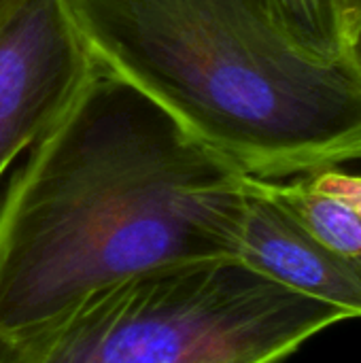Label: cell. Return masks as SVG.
<instances>
[{
  "mask_svg": "<svg viewBox=\"0 0 361 363\" xmlns=\"http://www.w3.org/2000/svg\"><path fill=\"white\" fill-rule=\"evenodd\" d=\"M247 194L249 174L98 60L0 206V334L136 277L238 259Z\"/></svg>",
  "mask_w": 361,
  "mask_h": 363,
  "instance_id": "1",
  "label": "cell"
},
{
  "mask_svg": "<svg viewBox=\"0 0 361 363\" xmlns=\"http://www.w3.org/2000/svg\"><path fill=\"white\" fill-rule=\"evenodd\" d=\"M94 55L245 174L361 162V72L283 32L270 0H64Z\"/></svg>",
  "mask_w": 361,
  "mask_h": 363,
  "instance_id": "2",
  "label": "cell"
},
{
  "mask_svg": "<svg viewBox=\"0 0 361 363\" xmlns=\"http://www.w3.org/2000/svg\"><path fill=\"white\" fill-rule=\"evenodd\" d=\"M347 311L240 259L162 270L0 334V363H279Z\"/></svg>",
  "mask_w": 361,
  "mask_h": 363,
  "instance_id": "3",
  "label": "cell"
},
{
  "mask_svg": "<svg viewBox=\"0 0 361 363\" xmlns=\"http://www.w3.org/2000/svg\"><path fill=\"white\" fill-rule=\"evenodd\" d=\"M96 62L64 0H23L0 23V177L66 113Z\"/></svg>",
  "mask_w": 361,
  "mask_h": 363,
  "instance_id": "4",
  "label": "cell"
},
{
  "mask_svg": "<svg viewBox=\"0 0 361 363\" xmlns=\"http://www.w3.org/2000/svg\"><path fill=\"white\" fill-rule=\"evenodd\" d=\"M238 259L264 277L361 319V259L313 238L264 187L249 177Z\"/></svg>",
  "mask_w": 361,
  "mask_h": 363,
  "instance_id": "5",
  "label": "cell"
},
{
  "mask_svg": "<svg viewBox=\"0 0 361 363\" xmlns=\"http://www.w3.org/2000/svg\"><path fill=\"white\" fill-rule=\"evenodd\" d=\"M262 183L313 238L343 255L361 259V211L351 200L326 187L315 172L291 181Z\"/></svg>",
  "mask_w": 361,
  "mask_h": 363,
  "instance_id": "6",
  "label": "cell"
},
{
  "mask_svg": "<svg viewBox=\"0 0 361 363\" xmlns=\"http://www.w3.org/2000/svg\"><path fill=\"white\" fill-rule=\"evenodd\" d=\"M289 40L309 57L332 64L347 57L336 0H270Z\"/></svg>",
  "mask_w": 361,
  "mask_h": 363,
  "instance_id": "7",
  "label": "cell"
},
{
  "mask_svg": "<svg viewBox=\"0 0 361 363\" xmlns=\"http://www.w3.org/2000/svg\"><path fill=\"white\" fill-rule=\"evenodd\" d=\"M319 177V181L330 187L332 191L345 196L347 200H351L361 211V174H351L345 172L343 168H330V170H321L315 172Z\"/></svg>",
  "mask_w": 361,
  "mask_h": 363,
  "instance_id": "8",
  "label": "cell"
},
{
  "mask_svg": "<svg viewBox=\"0 0 361 363\" xmlns=\"http://www.w3.org/2000/svg\"><path fill=\"white\" fill-rule=\"evenodd\" d=\"M336 6H338L345 43H349V38L353 36L355 28L361 21V0H336Z\"/></svg>",
  "mask_w": 361,
  "mask_h": 363,
  "instance_id": "9",
  "label": "cell"
},
{
  "mask_svg": "<svg viewBox=\"0 0 361 363\" xmlns=\"http://www.w3.org/2000/svg\"><path fill=\"white\" fill-rule=\"evenodd\" d=\"M347 53H349L351 62L355 64V68L361 72V21L360 26L355 28L353 36H351L349 43H347Z\"/></svg>",
  "mask_w": 361,
  "mask_h": 363,
  "instance_id": "10",
  "label": "cell"
},
{
  "mask_svg": "<svg viewBox=\"0 0 361 363\" xmlns=\"http://www.w3.org/2000/svg\"><path fill=\"white\" fill-rule=\"evenodd\" d=\"M23 0H0V23L4 21V19H9V15L21 4Z\"/></svg>",
  "mask_w": 361,
  "mask_h": 363,
  "instance_id": "11",
  "label": "cell"
}]
</instances>
